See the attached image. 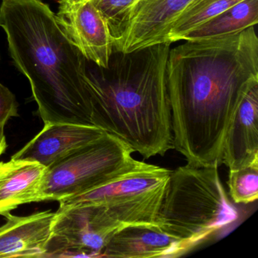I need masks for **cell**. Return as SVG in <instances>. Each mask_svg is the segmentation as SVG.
Instances as JSON below:
<instances>
[{"label": "cell", "mask_w": 258, "mask_h": 258, "mask_svg": "<svg viewBox=\"0 0 258 258\" xmlns=\"http://www.w3.org/2000/svg\"><path fill=\"white\" fill-rule=\"evenodd\" d=\"M47 167L37 161L12 158L0 162V215L21 205L43 202V185Z\"/></svg>", "instance_id": "cell-14"}, {"label": "cell", "mask_w": 258, "mask_h": 258, "mask_svg": "<svg viewBox=\"0 0 258 258\" xmlns=\"http://www.w3.org/2000/svg\"><path fill=\"white\" fill-rule=\"evenodd\" d=\"M256 26L170 48L167 64L173 148L187 164L220 166L228 128L258 84Z\"/></svg>", "instance_id": "cell-1"}, {"label": "cell", "mask_w": 258, "mask_h": 258, "mask_svg": "<svg viewBox=\"0 0 258 258\" xmlns=\"http://www.w3.org/2000/svg\"><path fill=\"white\" fill-rule=\"evenodd\" d=\"M258 22V0H242L208 21L184 37L183 40L217 38L236 34Z\"/></svg>", "instance_id": "cell-15"}, {"label": "cell", "mask_w": 258, "mask_h": 258, "mask_svg": "<svg viewBox=\"0 0 258 258\" xmlns=\"http://www.w3.org/2000/svg\"><path fill=\"white\" fill-rule=\"evenodd\" d=\"M132 149L110 134L49 167L43 202L58 201L97 188L138 167Z\"/></svg>", "instance_id": "cell-6"}, {"label": "cell", "mask_w": 258, "mask_h": 258, "mask_svg": "<svg viewBox=\"0 0 258 258\" xmlns=\"http://www.w3.org/2000/svg\"><path fill=\"white\" fill-rule=\"evenodd\" d=\"M182 254L178 240L158 226L128 225L116 231L101 257H175Z\"/></svg>", "instance_id": "cell-13"}, {"label": "cell", "mask_w": 258, "mask_h": 258, "mask_svg": "<svg viewBox=\"0 0 258 258\" xmlns=\"http://www.w3.org/2000/svg\"><path fill=\"white\" fill-rule=\"evenodd\" d=\"M108 134L94 125L44 123L37 135L12 156L52 167Z\"/></svg>", "instance_id": "cell-10"}, {"label": "cell", "mask_w": 258, "mask_h": 258, "mask_svg": "<svg viewBox=\"0 0 258 258\" xmlns=\"http://www.w3.org/2000/svg\"><path fill=\"white\" fill-rule=\"evenodd\" d=\"M171 170L141 162L134 170L97 188L61 199L59 208L100 205L122 226H158L157 217Z\"/></svg>", "instance_id": "cell-5"}, {"label": "cell", "mask_w": 258, "mask_h": 258, "mask_svg": "<svg viewBox=\"0 0 258 258\" xmlns=\"http://www.w3.org/2000/svg\"><path fill=\"white\" fill-rule=\"evenodd\" d=\"M241 1L242 0H195L175 22L167 41L172 44L183 40L187 34Z\"/></svg>", "instance_id": "cell-16"}, {"label": "cell", "mask_w": 258, "mask_h": 258, "mask_svg": "<svg viewBox=\"0 0 258 258\" xmlns=\"http://www.w3.org/2000/svg\"><path fill=\"white\" fill-rule=\"evenodd\" d=\"M258 162V84L240 102L227 130L221 164L235 170Z\"/></svg>", "instance_id": "cell-12"}, {"label": "cell", "mask_w": 258, "mask_h": 258, "mask_svg": "<svg viewBox=\"0 0 258 258\" xmlns=\"http://www.w3.org/2000/svg\"><path fill=\"white\" fill-rule=\"evenodd\" d=\"M121 227L100 205L59 208L46 257H100L110 238Z\"/></svg>", "instance_id": "cell-7"}, {"label": "cell", "mask_w": 258, "mask_h": 258, "mask_svg": "<svg viewBox=\"0 0 258 258\" xmlns=\"http://www.w3.org/2000/svg\"><path fill=\"white\" fill-rule=\"evenodd\" d=\"M56 16L87 60L108 67L113 52L112 37L105 18L92 0H59Z\"/></svg>", "instance_id": "cell-9"}, {"label": "cell", "mask_w": 258, "mask_h": 258, "mask_svg": "<svg viewBox=\"0 0 258 258\" xmlns=\"http://www.w3.org/2000/svg\"><path fill=\"white\" fill-rule=\"evenodd\" d=\"M0 27L44 123L93 125L87 60L42 0H2Z\"/></svg>", "instance_id": "cell-2"}, {"label": "cell", "mask_w": 258, "mask_h": 258, "mask_svg": "<svg viewBox=\"0 0 258 258\" xmlns=\"http://www.w3.org/2000/svg\"><path fill=\"white\" fill-rule=\"evenodd\" d=\"M0 226V257H46L52 239L55 212L5 216Z\"/></svg>", "instance_id": "cell-11"}, {"label": "cell", "mask_w": 258, "mask_h": 258, "mask_svg": "<svg viewBox=\"0 0 258 258\" xmlns=\"http://www.w3.org/2000/svg\"><path fill=\"white\" fill-rule=\"evenodd\" d=\"M229 196L236 204L253 203L258 199V162L229 170Z\"/></svg>", "instance_id": "cell-17"}, {"label": "cell", "mask_w": 258, "mask_h": 258, "mask_svg": "<svg viewBox=\"0 0 258 258\" xmlns=\"http://www.w3.org/2000/svg\"><path fill=\"white\" fill-rule=\"evenodd\" d=\"M218 167L187 164L170 172L157 224L178 240L183 253L238 219Z\"/></svg>", "instance_id": "cell-4"}, {"label": "cell", "mask_w": 258, "mask_h": 258, "mask_svg": "<svg viewBox=\"0 0 258 258\" xmlns=\"http://www.w3.org/2000/svg\"><path fill=\"white\" fill-rule=\"evenodd\" d=\"M7 147H8V145H7V138L4 134V127H0V157L5 153Z\"/></svg>", "instance_id": "cell-20"}, {"label": "cell", "mask_w": 258, "mask_h": 258, "mask_svg": "<svg viewBox=\"0 0 258 258\" xmlns=\"http://www.w3.org/2000/svg\"><path fill=\"white\" fill-rule=\"evenodd\" d=\"M18 109L16 96L0 83V127H4L11 117H19Z\"/></svg>", "instance_id": "cell-19"}, {"label": "cell", "mask_w": 258, "mask_h": 258, "mask_svg": "<svg viewBox=\"0 0 258 258\" xmlns=\"http://www.w3.org/2000/svg\"><path fill=\"white\" fill-rule=\"evenodd\" d=\"M171 44L113 50L107 68L87 60L94 126L148 159L173 149L167 64Z\"/></svg>", "instance_id": "cell-3"}, {"label": "cell", "mask_w": 258, "mask_h": 258, "mask_svg": "<svg viewBox=\"0 0 258 258\" xmlns=\"http://www.w3.org/2000/svg\"><path fill=\"white\" fill-rule=\"evenodd\" d=\"M194 1L137 0L126 15L118 36L113 40V50L129 52L168 43L167 38L175 22Z\"/></svg>", "instance_id": "cell-8"}, {"label": "cell", "mask_w": 258, "mask_h": 258, "mask_svg": "<svg viewBox=\"0 0 258 258\" xmlns=\"http://www.w3.org/2000/svg\"><path fill=\"white\" fill-rule=\"evenodd\" d=\"M137 0H92L108 23L112 40L117 38L123 21Z\"/></svg>", "instance_id": "cell-18"}]
</instances>
